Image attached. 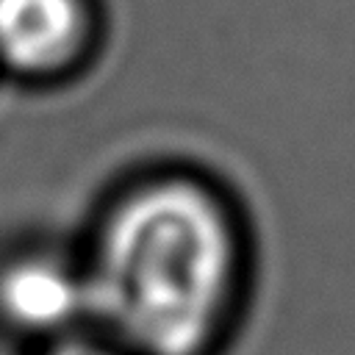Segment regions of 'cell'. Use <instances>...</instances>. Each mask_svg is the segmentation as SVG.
<instances>
[{
    "label": "cell",
    "mask_w": 355,
    "mask_h": 355,
    "mask_svg": "<svg viewBox=\"0 0 355 355\" xmlns=\"http://www.w3.org/2000/svg\"><path fill=\"white\" fill-rule=\"evenodd\" d=\"M80 0H0V61L17 72H53L80 47Z\"/></svg>",
    "instance_id": "cell-3"
},
{
    "label": "cell",
    "mask_w": 355,
    "mask_h": 355,
    "mask_svg": "<svg viewBox=\"0 0 355 355\" xmlns=\"http://www.w3.org/2000/svg\"><path fill=\"white\" fill-rule=\"evenodd\" d=\"M92 322L130 355H214L250 291V233L230 197L197 175L130 186L83 261Z\"/></svg>",
    "instance_id": "cell-1"
},
{
    "label": "cell",
    "mask_w": 355,
    "mask_h": 355,
    "mask_svg": "<svg viewBox=\"0 0 355 355\" xmlns=\"http://www.w3.org/2000/svg\"><path fill=\"white\" fill-rule=\"evenodd\" d=\"M92 319L86 266L55 250L33 247L0 263V322L44 347L80 333Z\"/></svg>",
    "instance_id": "cell-2"
},
{
    "label": "cell",
    "mask_w": 355,
    "mask_h": 355,
    "mask_svg": "<svg viewBox=\"0 0 355 355\" xmlns=\"http://www.w3.org/2000/svg\"><path fill=\"white\" fill-rule=\"evenodd\" d=\"M42 355H130V352H125L119 344H114L103 333L100 336L75 333L69 338H61L55 344H47L42 349Z\"/></svg>",
    "instance_id": "cell-4"
}]
</instances>
